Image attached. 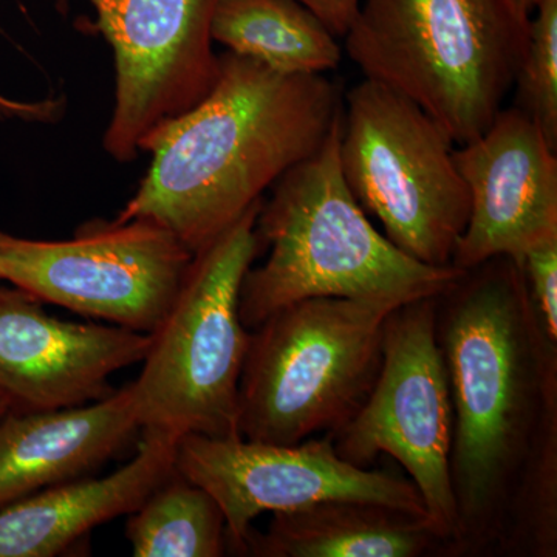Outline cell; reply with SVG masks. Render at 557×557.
<instances>
[{"label": "cell", "instance_id": "obj_1", "mask_svg": "<svg viewBox=\"0 0 557 557\" xmlns=\"http://www.w3.org/2000/svg\"><path fill=\"white\" fill-rule=\"evenodd\" d=\"M343 110L325 75L219 54L214 86L149 143V170L116 220L156 222L196 255L313 156Z\"/></svg>", "mask_w": 557, "mask_h": 557}, {"label": "cell", "instance_id": "obj_2", "mask_svg": "<svg viewBox=\"0 0 557 557\" xmlns=\"http://www.w3.org/2000/svg\"><path fill=\"white\" fill-rule=\"evenodd\" d=\"M437 335L454 429V545L482 548L504 530L536 448L557 357L539 336L522 270L500 256L468 270L437 300Z\"/></svg>", "mask_w": 557, "mask_h": 557}, {"label": "cell", "instance_id": "obj_3", "mask_svg": "<svg viewBox=\"0 0 557 557\" xmlns=\"http://www.w3.org/2000/svg\"><path fill=\"white\" fill-rule=\"evenodd\" d=\"M343 119L321 148L285 172L260 207L256 231L262 265L240 288V318L255 330L289 304L339 298L398 309L438 298L467 271L410 258L370 222L339 166Z\"/></svg>", "mask_w": 557, "mask_h": 557}, {"label": "cell", "instance_id": "obj_4", "mask_svg": "<svg viewBox=\"0 0 557 557\" xmlns=\"http://www.w3.org/2000/svg\"><path fill=\"white\" fill-rule=\"evenodd\" d=\"M528 22L508 0H361L344 38L366 79L416 102L463 146L515 87Z\"/></svg>", "mask_w": 557, "mask_h": 557}, {"label": "cell", "instance_id": "obj_5", "mask_svg": "<svg viewBox=\"0 0 557 557\" xmlns=\"http://www.w3.org/2000/svg\"><path fill=\"white\" fill-rule=\"evenodd\" d=\"M262 201L194 255L177 298L150 333L141 373L132 381L141 431L240 437L239 386L251 338L240 288L262 251L256 231Z\"/></svg>", "mask_w": 557, "mask_h": 557}, {"label": "cell", "instance_id": "obj_6", "mask_svg": "<svg viewBox=\"0 0 557 557\" xmlns=\"http://www.w3.org/2000/svg\"><path fill=\"white\" fill-rule=\"evenodd\" d=\"M392 310L350 299H304L251 330L239 386L240 437L296 445L343 428L379 376Z\"/></svg>", "mask_w": 557, "mask_h": 557}, {"label": "cell", "instance_id": "obj_7", "mask_svg": "<svg viewBox=\"0 0 557 557\" xmlns=\"http://www.w3.org/2000/svg\"><path fill=\"white\" fill-rule=\"evenodd\" d=\"M339 166L384 236L428 265H453L471 199L454 143L416 102L375 81L346 95Z\"/></svg>", "mask_w": 557, "mask_h": 557}, {"label": "cell", "instance_id": "obj_8", "mask_svg": "<svg viewBox=\"0 0 557 557\" xmlns=\"http://www.w3.org/2000/svg\"><path fill=\"white\" fill-rule=\"evenodd\" d=\"M438 298L413 300L388 313L375 384L357 413L330 435L336 453L357 467L370 468L381 454L395 458L442 541L454 545V416L437 335Z\"/></svg>", "mask_w": 557, "mask_h": 557}, {"label": "cell", "instance_id": "obj_9", "mask_svg": "<svg viewBox=\"0 0 557 557\" xmlns=\"http://www.w3.org/2000/svg\"><path fill=\"white\" fill-rule=\"evenodd\" d=\"M194 255L145 219L91 220L67 240L0 230V281L86 318L152 333L166 317Z\"/></svg>", "mask_w": 557, "mask_h": 557}, {"label": "cell", "instance_id": "obj_10", "mask_svg": "<svg viewBox=\"0 0 557 557\" xmlns=\"http://www.w3.org/2000/svg\"><path fill=\"white\" fill-rule=\"evenodd\" d=\"M175 469L218 502L225 518L226 547L237 555H245L252 522L260 515L319 502H370L428 518L409 479L351 465L336 453L330 434L296 445L185 435L177 443Z\"/></svg>", "mask_w": 557, "mask_h": 557}, {"label": "cell", "instance_id": "obj_11", "mask_svg": "<svg viewBox=\"0 0 557 557\" xmlns=\"http://www.w3.org/2000/svg\"><path fill=\"white\" fill-rule=\"evenodd\" d=\"M87 2L115 65V101L102 146L112 159L129 163L214 86L219 54L211 25L219 0Z\"/></svg>", "mask_w": 557, "mask_h": 557}, {"label": "cell", "instance_id": "obj_12", "mask_svg": "<svg viewBox=\"0 0 557 557\" xmlns=\"http://www.w3.org/2000/svg\"><path fill=\"white\" fill-rule=\"evenodd\" d=\"M541 127L518 108L502 109L478 138L454 149L471 211L453 265L520 259L557 236V156Z\"/></svg>", "mask_w": 557, "mask_h": 557}, {"label": "cell", "instance_id": "obj_13", "mask_svg": "<svg viewBox=\"0 0 557 557\" xmlns=\"http://www.w3.org/2000/svg\"><path fill=\"white\" fill-rule=\"evenodd\" d=\"M152 335L51 317L42 300L0 285V392L16 410L76 408L110 397V376L143 362Z\"/></svg>", "mask_w": 557, "mask_h": 557}, {"label": "cell", "instance_id": "obj_14", "mask_svg": "<svg viewBox=\"0 0 557 557\" xmlns=\"http://www.w3.org/2000/svg\"><path fill=\"white\" fill-rule=\"evenodd\" d=\"M139 435L132 383L76 408L10 409L0 417V509L94 475Z\"/></svg>", "mask_w": 557, "mask_h": 557}, {"label": "cell", "instance_id": "obj_15", "mask_svg": "<svg viewBox=\"0 0 557 557\" xmlns=\"http://www.w3.org/2000/svg\"><path fill=\"white\" fill-rule=\"evenodd\" d=\"M177 437L143 429L137 453L104 478L72 480L0 509V557H57L129 516L175 468Z\"/></svg>", "mask_w": 557, "mask_h": 557}, {"label": "cell", "instance_id": "obj_16", "mask_svg": "<svg viewBox=\"0 0 557 557\" xmlns=\"http://www.w3.org/2000/svg\"><path fill=\"white\" fill-rule=\"evenodd\" d=\"M445 544L426 516L358 500H327L273 512L265 533L249 531L258 557H418Z\"/></svg>", "mask_w": 557, "mask_h": 557}, {"label": "cell", "instance_id": "obj_17", "mask_svg": "<svg viewBox=\"0 0 557 557\" xmlns=\"http://www.w3.org/2000/svg\"><path fill=\"white\" fill-rule=\"evenodd\" d=\"M211 36L284 75H325L343 60L336 36L298 0H219Z\"/></svg>", "mask_w": 557, "mask_h": 557}, {"label": "cell", "instance_id": "obj_18", "mask_svg": "<svg viewBox=\"0 0 557 557\" xmlns=\"http://www.w3.org/2000/svg\"><path fill=\"white\" fill-rule=\"evenodd\" d=\"M127 518L135 557H220L228 549L218 502L175 468Z\"/></svg>", "mask_w": 557, "mask_h": 557}, {"label": "cell", "instance_id": "obj_19", "mask_svg": "<svg viewBox=\"0 0 557 557\" xmlns=\"http://www.w3.org/2000/svg\"><path fill=\"white\" fill-rule=\"evenodd\" d=\"M515 86L516 108L557 148V0H542L531 14Z\"/></svg>", "mask_w": 557, "mask_h": 557}, {"label": "cell", "instance_id": "obj_20", "mask_svg": "<svg viewBox=\"0 0 557 557\" xmlns=\"http://www.w3.org/2000/svg\"><path fill=\"white\" fill-rule=\"evenodd\" d=\"M518 263L539 336L557 357V236L528 249Z\"/></svg>", "mask_w": 557, "mask_h": 557}, {"label": "cell", "instance_id": "obj_21", "mask_svg": "<svg viewBox=\"0 0 557 557\" xmlns=\"http://www.w3.org/2000/svg\"><path fill=\"white\" fill-rule=\"evenodd\" d=\"M64 112L65 100L62 97L22 101L0 91V123L20 121L28 124H54L64 116Z\"/></svg>", "mask_w": 557, "mask_h": 557}, {"label": "cell", "instance_id": "obj_22", "mask_svg": "<svg viewBox=\"0 0 557 557\" xmlns=\"http://www.w3.org/2000/svg\"><path fill=\"white\" fill-rule=\"evenodd\" d=\"M298 2L313 11L336 38L339 36L344 38L357 16L361 0H298Z\"/></svg>", "mask_w": 557, "mask_h": 557}, {"label": "cell", "instance_id": "obj_23", "mask_svg": "<svg viewBox=\"0 0 557 557\" xmlns=\"http://www.w3.org/2000/svg\"><path fill=\"white\" fill-rule=\"evenodd\" d=\"M509 5L512 7V10L519 14L522 20H530L531 14L534 13V10L537 9L539 3L542 0H508Z\"/></svg>", "mask_w": 557, "mask_h": 557}, {"label": "cell", "instance_id": "obj_24", "mask_svg": "<svg viewBox=\"0 0 557 557\" xmlns=\"http://www.w3.org/2000/svg\"><path fill=\"white\" fill-rule=\"evenodd\" d=\"M10 409H13V405H11V399L7 397L5 394L0 392V417L5 416Z\"/></svg>", "mask_w": 557, "mask_h": 557}]
</instances>
